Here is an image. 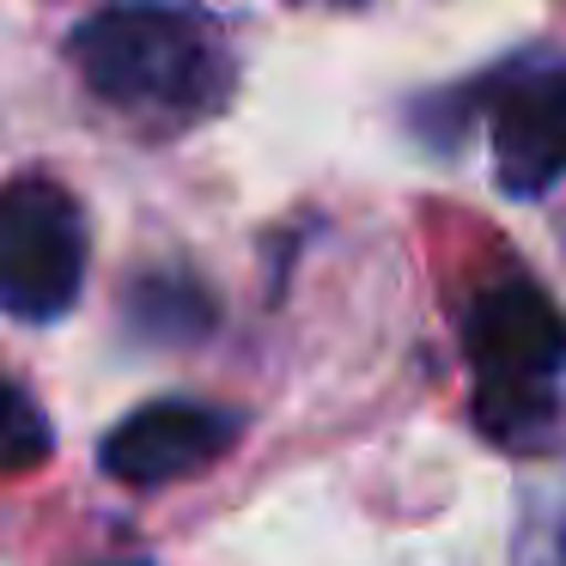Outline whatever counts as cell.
<instances>
[{
    "label": "cell",
    "mask_w": 566,
    "mask_h": 566,
    "mask_svg": "<svg viewBox=\"0 0 566 566\" xmlns=\"http://www.w3.org/2000/svg\"><path fill=\"white\" fill-rule=\"evenodd\" d=\"M80 80L111 111H128L140 123H201L232 92V50L226 38L189 7L165 0H116L80 19L67 38Z\"/></svg>",
    "instance_id": "cell-1"
},
{
    "label": "cell",
    "mask_w": 566,
    "mask_h": 566,
    "mask_svg": "<svg viewBox=\"0 0 566 566\" xmlns=\"http://www.w3.org/2000/svg\"><path fill=\"white\" fill-rule=\"evenodd\" d=\"M475 420L500 444H548L560 415L566 317L536 281H493L463 317Z\"/></svg>",
    "instance_id": "cell-2"
},
{
    "label": "cell",
    "mask_w": 566,
    "mask_h": 566,
    "mask_svg": "<svg viewBox=\"0 0 566 566\" xmlns=\"http://www.w3.org/2000/svg\"><path fill=\"white\" fill-rule=\"evenodd\" d=\"M86 213L55 177L0 184V311L55 323L86 286Z\"/></svg>",
    "instance_id": "cell-3"
},
{
    "label": "cell",
    "mask_w": 566,
    "mask_h": 566,
    "mask_svg": "<svg viewBox=\"0 0 566 566\" xmlns=\"http://www.w3.org/2000/svg\"><path fill=\"white\" fill-rule=\"evenodd\" d=\"M493 177L512 201L566 177V62H517L493 80Z\"/></svg>",
    "instance_id": "cell-4"
},
{
    "label": "cell",
    "mask_w": 566,
    "mask_h": 566,
    "mask_svg": "<svg viewBox=\"0 0 566 566\" xmlns=\"http://www.w3.org/2000/svg\"><path fill=\"white\" fill-rule=\"evenodd\" d=\"M238 432L244 427L226 408L189 402V396H165V402H147L128 420H116L98 463L123 488H165V481L201 475L208 463H220L238 444Z\"/></svg>",
    "instance_id": "cell-5"
},
{
    "label": "cell",
    "mask_w": 566,
    "mask_h": 566,
    "mask_svg": "<svg viewBox=\"0 0 566 566\" xmlns=\"http://www.w3.org/2000/svg\"><path fill=\"white\" fill-rule=\"evenodd\" d=\"M128 323L153 342H196L213 329V298L189 274H147L128 286Z\"/></svg>",
    "instance_id": "cell-6"
},
{
    "label": "cell",
    "mask_w": 566,
    "mask_h": 566,
    "mask_svg": "<svg viewBox=\"0 0 566 566\" xmlns=\"http://www.w3.org/2000/svg\"><path fill=\"white\" fill-rule=\"evenodd\" d=\"M50 420L38 415L19 384L0 378V475H31V469L50 463Z\"/></svg>",
    "instance_id": "cell-7"
},
{
    "label": "cell",
    "mask_w": 566,
    "mask_h": 566,
    "mask_svg": "<svg viewBox=\"0 0 566 566\" xmlns=\"http://www.w3.org/2000/svg\"><path fill=\"white\" fill-rule=\"evenodd\" d=\"M335 7H366V0H335Z\"/></svg>",
    "instance_id": "cell-8"
}]
</instances>
